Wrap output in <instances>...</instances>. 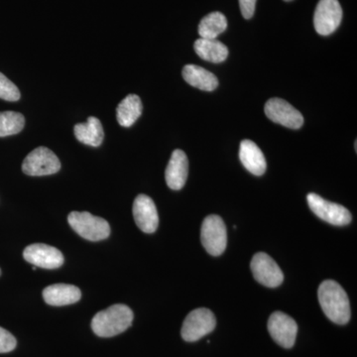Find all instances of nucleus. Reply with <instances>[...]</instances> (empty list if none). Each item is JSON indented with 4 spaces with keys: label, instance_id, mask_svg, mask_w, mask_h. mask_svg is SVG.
<instances>
[{
    "label": "nucleus",
    "instance_id": "22",
    "mask_svg": "<svg viewBox=\"0 0 357 357\" xmlns=\"http://www.w3.org/2000/svg\"><path fill=\"white\" fill-rule=\"evenodd\" d=\"M24 126V116L20 112H0V137L20 133Z\"/></svg>",
    "mask_w": 357,
    "mask_h": 357
},
{
    "label": "nucleus",
    "instance_id": "1",
    "mask_svg": "<svg viewBox=\"0 0 357 357\" xmlns=\"http://www.w3.org/2000/svg\"><path fill=\"white\" fill-rule=\"evenodd\" d=\"M319 305L328 319L337 325H345L351 319V304L344 288L333 280H326L319 285Z\"/></svg>",
    "mask_w": 357,
    "mask_h": 357
},
{
    "label": "nucleus",
    "instance_id": "4",
    "mask_svg": "<svg viewBox=\"0 0 357 357\" xmlns=\"http://www.w3.org/2000/svg\"><path fill=\"white\" fill-rule=\"evenodd\" d=\"M201 241L211 255L220 256L225 252L227 244V232L222 218L211 215L204 218L202 225Z\"/></svg>",
    "mask_w": 357,
    "mask_h": 357
},
{
    "label": "nucleus",
    "instance_id": "5",
    "mask_svg": "<svg viewBox=\"0 0 357 357\" xmlns=\"http://www.w3.org/2000/svg\"><path fill=\"white\" fill-rule=\"evenodd\" d=\"M215 326L217 319L213 312L206 307H199L185 317L181 333L185 342H197L213 332Z\"/></svg>",
    "mask_w": 357,
    "mask_h": 357
},
{
    "label": "nucleus",
    "instance_id": "20",
    "mask_svg": "<svg viewBox=\"0 0 357 357\" xmlns=\"http://www.w3.org/2000/svg\"><path fill=\"white\" fill-rule=\"evenodd\" d=\"M143 107L139 96L128 95L122 100L116 109V119L123 128H130L139 119Z\"/></svg>",
    "mask_w": 357,
    "mask_h": 357
},
{
    "label": "nucleus",
    "instance_id": "27",
    "mask_svg": "<svg viewBox=\"0 0 357 357\" xmlns=\"http://www.w3.org/2000/svg\"><path fill=\"white\" fill-rule=\"evenodd\" d=\"M0 274H1V270H0Z\"/></svg>",
    "mask_w": 357,
    "mask_h": 357
},
{
    "label": "nucleus",
    "instance_id": "25",
    "mask_svg": "<svg viewBox=\"0 0 357 357\" xmlns=\"http://www.w3.org/2000/svg\"><path fill=\"white\" fill-rule=\"evenodd\" d=\"M241 13L245 20H250L255 14L256 0H239Z\"/></svg>",
    "mask_w": 357,
    "mask_h": 357
},
{
    "label": "nucleus",
    "instance_id": "16",
    "mask_svg": "<svg viewBox=\"0 0 357 357\" xmlns=\"http://www.w3.org/2000/svg\"><path fill=\"white\" fill-rule=\"evenodd\" d=\"M239 159L246 170L253 175L262 176L266 171L267 164L264 154L253 141H241Z\"/></svg>",
    "mask_w": 357,
    "mask_h": 357
},
{
    "label": "nucleus",
    "instance_id": "3",
    "mask_svg": "<svg viewBox=\"0 0 357 357\" xmlns=\"http://www.w3.org/2000/svg\"><path fill=\"white\" fill-rule=\"evenodd\" d=\"M68 222L70 227L86 241H103L110 234L109 222L102 218L95 217L88 211H72L68 217Z\"/></svg>",
    "mask_w": 357,
    "mask_h": 357
},
{
    "label": "nucleus",
    "instance_id": "10",
    "mask_svg": "<svg viewBox=\"0 0 357 357\" xmlns=\"http://www.w3.org/2000/svg\"><path fill=\"white\" fill-rule=\"evenodd\" d=\"M264 112L270 121L285 128L299 129L304 123V117L299 110L282 98H275L268 100Z\"/></svg>",
    "mask_w": 357,
    "mask_h": 357
},
{
    "label": "nucleus",
    "instance_id": "14",
    "mask_svg": "<svg viewBox=\"0 0 357 357\" xmlns=\"http://www.w3.org/2000/svg\"><path fill=\"white\" fill-rule=\"evenodd\" d=\"M189 173V161L187 155L180 149H176L171 156L166 168L165 178L170 189L178 191L185 184Z\"/></svg>",
    "mask_w": 357,
    "mask_h": 357
},
{
    "label": "nucleus",
    "instance_id": "21",
    "mask_svg": "<svg viewBox=\"0 0 357 357\" xmlns=\"http://www.w3.org/2000/svg\"><path fill=\"white\" fill-rule=\"evenodd\" d=\"M227 28V17L220 13H211L204 16L199 25V34L201 38L217 39L218 35Z\"/></svg>",
    "mask_w": 357,
    "mask_h": 357
},
{
    "label": "nucleus",
    "instance_id": "2",
    "mask_svg": "<svg viewBox=\"0 0 357 357\" xmlns=\"http://www.w3.org/2000/svg\"><path fill=\"white\" fill-rule=\"evenodd\" d=\"M133 317V312L126 305H114L93 317L91 328L98 337H115L128 330L132 324Z\"/></svg>",
    "mask_w": 357,
    "mask_h": 357
},
{
    "label": "nucleus",
    "instance_id": "19",
    "mask_svg": "<svg viewBox=\"0 0 357 357\" xmlns=\"http://www.w3.org/2000/svg\"><path fill=\"white\" fill-rule=\"evenodd\" d=\"M194 49L199 58L211 63H222L229 56V49L217 39L199 38L195 42Z\"/></svg>",
    "mask_w": 357,
    "mask_h": 357
},
{
    "label": "nucleus",
    "instance_id": "24",
    "mask_svg": "<svg viewBox=\"0 0 357 357\" xmlns=\"http://www.w3.org/2000/svg\"><path fill=\"white\" fill-rule=\"evenodd\" d=\"M16 338L8 331L0 328V354L13 351L16 347Z\"/></svg>",
    "mask_w": 357,
    "mask_h": 357
},
{
    "label": "nucleus",
    "instance_id": "6",
    "mask_svg": "<svg viewBox=\"0 0 357 357\" xmlns=\"http://www.w3.org/2000/svg\"><path fill=\"white\" fill-rule=\"evenodd\" d=\"M307 201L312 213L331 225L344 227L351 222V211L342 204L326 201L314 192L307 195Z\"/></svg>",
    "mask_w": 357,
    "mask_h": 357
},
{
    "label": "nucleus",
    "instance_id": "23",
    "mask_svg": "<svg viewBox=\"0 0 357 357\" xmlns=\"http://www.w3.org/2000/svg\"><path fill=\"white\" fill-rule=\"evenodd\" d=\"M0 98L7 102H17L20 98V89L2 73H0Z\"/></svg>",
    "mask_w": 357,
    "mask_h": 357
},
{
    "label": "nucleus",
    "instance_id": "12",
    "mask_svg": "<svg viewBox=\"0 0 357 357\" xmlns=\"http://www.w3.org/2000/svg\"><path fill=\"white\" fill-rule=\"evenodd\" d=\"M23 257L28 263L44 269H57L64 263V256L59 249L43 243H35L27 246Z\"/></svg>",
    "mask_w": 357,
    "mask_h": 357
},
{
    "label": "nucleus",
    "instance_id": "8",
    "mask_svg": "<svg viewBox=\"0 0 357 357\" xmlns=\"http://www.w3.org/2000/svg\"><path fill=\"white\" fill-rule=\"evenodd\" d=\"M342 8L338 0H319L314 14V29L321 36L333 34L340 27Z\"/></svg>",
    "mask_w": 357,
    "mask_h": 357
},
{
    "label": "nucleus",
    "instance_id": "17",
    "mask_svg": "<svg viewBox=\"0 0 357 357\" xmlns=\"http://www.w3.org/2000/svg\"><path fill=\"white\" fill-rule=\"evenodd\" d=\"M182 74L188 84L202 91H211L218 88V77L210 70H206L199 66H185Z\"/></svg>",
    "mask_w": 357,
    "mask_h": 357
},
{
    "label": "nucleus",
    "instance_id": "26",
    "mask_svg": "<svg viewBox=\"0 0 357 357\" xmlns=\"http://www.w3.org/2000/svg\"><path fill=\"white\" fill-rule=\"evenodd\" d=\"M284 1H292V0H284Z\"/></svg>",
    "mask_w": 357,
    "mask_h": 357
},
{
    "label": "nucleus",
    "instance_id": "18",
    "mask_svg": "<svg viewBox=\"0 0 357 357\" xmlns=\"http://www.w3.org/2000/svg\"><path fill=\"white\" fill-rule=\"evenodd\" d=\"M74 131L77 139L89 146H100L105 137L102 122L93 116H89L86 123L76 124Z\"/></svg>",
    "mask_w": 357,
    "mask_h": 357
},
{
    "label": "nucleus",
    "instance_id": "15",
    "mask_svg": "<svg viewBox=\"0 0 357 357\" xmlns=\"http://www.w3.org/2000/svg\"><path fill=\"white\" fill-rule=\"evenodd\" d=\"M45 302L50 306H67L79 302L82 298L81 290L69 284H54L44 289Z\"/></svg>",
    "mask_w": 357,
    "mask_h": 357
},
{
    "label": "nucleus",
    "instance_id": "11",
    "mask_svg": "<svg viewBox=\"0 0 357 357\" xmlns=\"http://www.w3.org/2000/svg\"><path fill=\"white\" fill-rule=\"evenodd\" d=\"M270 335L284 349H291L295 344L298 325L295 319L282 312H275L268 321Z\"/></svg>",
    "mask_w": 357,
    "mask_h": 357
},
{
    "label": "nucleus",
    "instance_id": "13",
    "mask_svg": "<svg viewBox=\"0 0 357 357\" xmlns=\"http://www.w3.org/2000/svg\"><path fill=\"white\" fill-rule=\"evenodd\" d=\"M133 217L137 227L145 234H153L158 229V211L153 199L146 195L136 197L133 203Z\"/></svg>",
    "mask_w": 357,
    "mask_h": 357
},
{
    "label": "nucleus",
    "instance_id": "9",
    "mask_svg": "<svg viewBox=\"0 0 357 357\" xmlns=\"http://www.w3.org/2000/svg\"><path fill=\"white\" fill-rule=\"evenodd\" d=\"M250 268L255 280L263 286L276 288L283 283V272L278 264L266 253H256L251 260Z\"/></svg>",
    "mask_w": 357,
    "mask_h": 357
},
{
    "label": "nucleus",
    "instance_id": "7",
    "mask_svg": "<svg viewBox=\"0 0 357 357\" xmlns=\"http://www.w3.org/2000/svg\"><path fill=\"white\" fill-rule=\"evenodd\" d=\"M61 169V162L53 151L46 147H38L26 156L22 171L28 176L53 175Z\"/></svg>",
    "mask_w": 357,
    "mask_h": 357
}]
</instances>
